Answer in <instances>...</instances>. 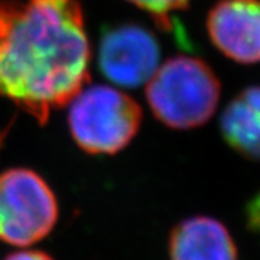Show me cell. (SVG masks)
<instances>
[{
  "label": "cell",
  "mask_w": 260,
  "mask_h": 260,
  "mask_svg": "<svg viewBox=\"0 0 260 260\" xmlns=\"http://www.w3.org/2000/svg\"><path fill=\"white\" fill-rule=\"evenodd\" d=\"M78 0H0V97L39 123L90 83Z\"/></svg>",
  "instance_id": "obj_1"
},
{
  "label": "cell",
  "mask_w": 260,
  "mask_h": 260,
  "mask_svg": "<svg viewBox=\"0 0 260 260\" xmlns=\"http://www.w3.org/2000/svg\"><path fill=\"white\" fill-rule=\"evenodd\" d=\"M221 84L213 68L195 56L169 58L146 83V99L155 117L179 130L203 126L220 102Z\"/></svg>",
  "instance_id": "obj_2"
},
{
  "label": "cell",
  "mask_w": 260,
  "mask_h": 260,
  "mask_svg": "<svg viewBox=\"0 0 260 260\" xmlns=\"http://www.w3.org/2000/svg\"><path fill=\"white\" fill-rule=\"evenodd\" d=\"M68 106L71 136L85 153L114 155L139 132L140 106L117 88L85 85Z\"/></svg>",
  "instance_id": "obj_3"
},
{
  "label": "cell",
  "mask_w": 260,
  "mask_h": 260,
  "mask_svg": "<svg viewBox=\"0 0 260 260\" xmlns=\"http://www.w3.org/2000/svg\"><path fill=\"white\" fill-rule=\"evenodd\" d=\"M59 205L55 192L38 172L10 168L0 172V240L29 247L55 229Z\"/></svg>",
  "instance_id": "obj_4"
},
{
  "label": "cell",
  "mask_w": 260,
  "mask_h": 260,
  "mask_svg": "<svg viewBox=\"0 0 260 260\" xmlns=\"http://www.w3.org/2000/svg\"><path fill=\"white\" fill-rule=\"evenodd\" d=\"M159 62V42L148 29L124 23L103 32L99 65L113 84L127 88L140 87L152 78Z\"/></svg>",
  "instance_id": "obj_5"
},
{
  "label": "cell",
  "mask_w": 260,
  "mask_h": 260,
  "mask_svg": "<svg viewBox=\"0 0 260 260\" xmlns=\"http://www.w3.org/2000/svg\"><path fill=\"white\" fill-rule=\"evenodd\" d=\"M213 45L237 64H260V0H218L207 16Z\"/></svg>",
  "instance_id": "obj_6"
},
{
  "label": "cell",
  "mask_w": 260,
  "mask_h": 260,
  "mask_svg": "<svg viewBox=\"0 0 260 260\" xmlns=\"http://www.w3.org/2000/svg\"><path fill=\"white\" fill-rule=\"evenodd\" d=\"M171 260H237V247L229 229L217 218L192 215L169 234Z\"/></svg>",
  "instance_id": "obj_7"
},
{
  "label": "cell",
  "mask_w": 260,
  "mask_h": 260,
  "mask_svg": "<svg viewBox=\"0 0 260 260\" xmlns=\"http://www.w3.org/2000/svg\"><path fill=\"white\" fill-rule=\"evenodd\" d=\"M220 130L239 155L260 162V85L244 88L225 106Z\"/></svg>",
  "instance_id": "obj_8"
},
{
  "label": "cell",
  "mask_w": 260,
  "mask_h": 260,
  "mask_svg": "<svg viewBox=\"0 0 260 260\" xmlns=\"http://www.w3.org/2000/svg\"><path fill=\"white\" fill-rule=\"evenodd\" d=\"M139 9L148 12L156 19V22L167 26L168 18L179 10L186 9L192 0H127Z\"/></svg>",
  "instance_id": "obj_9"
},
{
  "label": "cell",
  "mask_w": 260,
  "mask_h": 260,
  "mask_svg": "<svg viewBox=\"0 0 260 260\" xmlns=\"http://www.w3.org/2000/svg\"><path fill=\"white\" fill-rule=\"evenodd\" d=\"M3 260H55L52 256L42 250H32V249H25V250H18L9 253Z\"/></svg>",
  "instance_id": "obj_10"
}]
</instances>
